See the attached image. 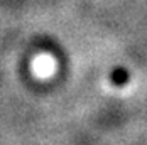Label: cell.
<instances>
[{"label":"cell","mask_w":147,"mask_h":145,"mask_svg":"<svg viewBox=\"0 0 147 145\" xmlns=\"http://www.w3.org/2000/svg\"><path fill=\"white\" fill-rule=\"evenodd\" d=\"M34 71L37 76L41 78H47L54 72V61L49 58V56H41V58L36 59L34 62Z\"/></svg>","instance_id":"1"}]
</instances>
